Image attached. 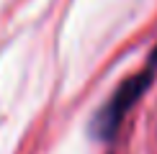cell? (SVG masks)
<instances>
[{
	"mask_svg": "<svg viewBox=\"0 0 157 154\" xmlns=\"http://www.w3.org/2000/svg\"><path fill=\"white\" fill-rule=\"evenodd\" d=\"M149 85H152V75L149 72H142V75H134L129 80H124L119 85V90L111 95V100L93 116V134L95 136L103 141L113 139V134L119 131L124 116L134 108V103L147 93Z\"/></svg>",
	"mask_w": 157,
	"mask_h": 154,
	"instance_id": "1",
	"label": "cell"
},
{
	"mask_svg": "<svg viewBox=\"0 0 157 154\" xmlns=\"http://www.w3.org/2000/svg\"><path fill=\"white\" fill-rule=\"evenodd\" d=\"M152 64H155V67H157V49L152 51Z\"/></svg>",
	"mask_w": 157,
	"mask_h": 154,
	"instance_id": "2",
	"label": "cell"
}]
</instances>
